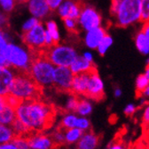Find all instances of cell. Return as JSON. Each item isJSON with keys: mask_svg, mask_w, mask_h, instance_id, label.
Listing matches in <instances>:
<instances>
[{"mask_svg": "<svg viewBox=\"0 0 149 149\" xmlns=\"http://www.w3.org/2000/svg\"><path fill=\"white\" fill-rule=\"evenodd\" d=\"M16 119L17 115L15 108L6 105L2 111H0V123L1 124L12 126Z\"/></svg>", "mask_w": 149, "mask_h": 149, "instance_id": "ac0fdd59", "label": "cell"}, {"mask_svg": "<svg viewBox=\"0 0 149 149\" xmlns=\"http://www.w3.org/2000/svg\"><path fill=\"white\" fill-rule=\"evenodd\" d=\"M107 149H127L123 144V141L119 140H115L114 142H112V144L108 146Z\"/></svg>", "mask_w": 149, "mask_h": 149, "instance_id": "b9f144b4", "label": "cell"}, {"mask_svg": "<svg viewBox=\"0 0 149 149\" xmlns=\"http://www.w3.org/2000/svg\"><path fill=\"white\" fill-rule=\"evenodd\" d=\"M147 64H149V59H148V61H147Z\"/></svg>", "mask_w": 149, "mask_h": 149, "instance_id": "6f0895ef", "label": "cell"}, {"mask_svg": "<svg viewBox=\"0 0 149 149\" xmlns=\"http://www.w3.org/2000/svg\"><path fill=\"white\" fill-rule=\"evenodd\" d=\"M91 70L74 75L72 88H71V96H74V97L85 96L87 87H88V81L90 78V73Z\"/></svg>", "mask_w": 149, "mask_h": 149, "instance_id": "7c38bea8", "label": "cell"}, {"mask_svg": "<svg viewBox=\"0 0 149 149\" xmlns=\"http://www.w3.org/2000/svg\"><path fill=\"white\" fill-rule=\"evenodd\" d=\"M12 128L13 129L15 136H29L31 133L29 129L18 119H16V121L13 122Z\"/></svg>", "mask_w": 149, "mask_h": 149, "instance_id": "4316f807", "label": "cell"}, {"mask_svg": "<svg viewBox=\"0 0 149 149\" xmlns=\"http://www.w3.org/2000/svg\"><path fill=\"white\" fill-rule=\"evenodd\" d=\"M78 23L83 29L89 31L100 27L101 16L94 7L84 6L78 18Z\"/></svg>", "mask_w": 149, "mask_h": 149, "instance_id": "30bf717a", "label": "cell"}, {"mask_svg": "<svg viewBox=\"0 0 149 149\" xmlns=\"http://www.w3.org/2000/svg\"><path fill=\"white\" fill-rule=\"evenodd\" d=\"M106 35V30L101 27L89 30L85 37V44L89 48L97 49L100 41Z\"/></svg>", "mask_w": 149, "mask_h": 149, "instance_id": "9a60e30c", "label": "cell"}, {"mask_svg": "<svg viewBox=\"0 0 149 149\" xmlns=\"http://www.w3.org/2000/svg\"><path fill=\"white\" fill-rule=\"evenodd\" d=\"M29 1V0H16V2L19 4H26Z\"/></svg>", "mask_w": 149, "mask_h": 149, "instance_id": "db71d44e", "label": "cell"}, {"mask_svg": "<svg viewBox=\"0 0 149 149\" xmlns=\"http://www.w3.org/2000/svg\"><path fill=\"white\" fill-rule=\"evenodd\" d=\"M121 2H122V0H112L111 8H110V13H111V15L113 16V17L116 14Z\"/></svg>", "mask_w": 149, "mask_h": 149, "instance_id": "60d3db41", "label": "cell"}, {"mask_svg": "<svg viewBox=\"0 0 149 149\" xmlns=\"http://www.w3.org/2000/svg\"><path fill=\"white\" fill-rule=\"evenodd\" d=\"M45 30L50 33V35L52 37V39L55 42V44H59L60 41V32L58 29V25L54 21H48L45 24Z\"/></svg>", "mask_w": 149, "mask_h": 149, "instance_id": "cb8c5ba5", "label": "cell"}, {"mask_svg": "<svg viewBox=\"0 0 149 149\" xmlns=\"http://www.w3.org/2000/svg\"><path fill=\"white\" fill-rule=\"evenodd\" d=\"M0 149H17V147L12 141V142H8V143L0 144Z\"/></svg>", "mask_w": 149, "mask_h": 149, "instance_id": "ee69618b", "label": "cell"}, {"mask_svg": "<svg viewBox=\"0 0 149 149\" xmlns=\"http://www.w3.org/2000/svg\"><path fill=\"white\" fill-rule=\"evenodd\" d=\"M10 42H11V40H10L9 34L5 30L0 31V53H5Z\"/></svg>", "mask_w": 149, "mask_h": 149, "instance_id": "1f68e13d", "label": "cell"}, {"mask_svg": "<svg viewBox=\"0 0 149 149\" xmlns=\"http://www.w3.org/2000/svg\"><path fill=\"white\" fill-rule=\"evenodd\" d=\"M6 105H7V103H6V97H4V96H0V111H2V110L6 107Z\"/></svg>", "mask_w": 149, "mask_h": 149, "instance_id": "c3c4849f", "label": "cell"}, {"mask_svg": "<svg viewBox=\"0 0 149 149\" xmlns=\"http://www.w3.org/2000/svg\"><path fill=\"white\" fill-rule=\"evenodd\" d=\"M74 3V0H65V1L59 6V8L57 9L58 13L62 19L69 17V14H70V12H71Z\"/></svg>", "mask_w": 149, "mask_h": 149, "instance_id": "484cf974", "label": "cell"}, {"mask_svg": "<svg viewBox=\"0 0 149 149\" xmlns=\"http://www.w3.org/2000/svg\"><path fill=\"white\" fill-rule=\"evenodd\" d=\"M16 110L17 119L21 121L32 132H43L54 123L56 107L42 98L23 101Z\"/></svg>", "mask_w": 149, "mask_h": 149, "instance_id": "6da1fadb", "label": "cell"}, {"mask_svg": "<svg viewBox=\"0 0 149 149\" xmlns=\"http://www.w3.org/2000/svg\"><path fill=\"white\" fill-rule=\"evenodd\" d=\"M135 111H136V107L134 105H128L125 109H124V114L127 115V116H130V115H132L134 113H135Z\"/></svg>", "mask_w": 149, "mask_h": 149, "instance_id": "7bdbcfd3", "label": "cell"}, {"mask_svg": "<svg viewBox=\"0 0 149 149\" xmlns=\"http://www.w3.org/2000/svg\"><path fill=\"white\" fill-rule=\"evenodd\" d=\"M116 24L125 28L141 19V0H122L116 14Z\"/></svg>", "mask_w": 149, "mask_h": 149, "instance_id": "5b68a950", "label": "cell"}, {"mask_svg": "<svg viewBox=\"0 0 149 149\" xmlns=\"http://www.w3.org/2000/svg\"><path fill=\"white\" fill-rule=\"evenodd\" d=\"M16 73L17 72L9 66L0 67V96L6 97L9 95Z\"/></svg>", "mask_w": 149, "mask_h": 149, "instance_id": "4fadbf2b", "label": "cell"}, {"mask_svg": "<svg viewBox=\"0 0 149 149\" xmlns=\"http://www.w3.org/2000/svg\"><path fill=\"white\" fill-rule=\"evenodd\" d=\"M16 0H0V8L6 13L13 11L16 6Z\"/></svg>", "mask_w": 149, "mask_h": 149, "instance_id": "4dcf8cb0", "label": "cell"}, {"mask_svg": "<svg viewBox=\"0 0 149 149\" xmlns=\"http://www.w3.org/2000/svg\"><path fill=\"white\" fill-rule=\"evenodd\" d=\"M65 131L66 129L61 128L60 126L57 127V129H55L51 133V136L52 138V140L54 141L55 145L57 147H60L63 144L66 143L65 139Z\"/></svg>", "mask_w": 149, "mask_h": 149, "instance_id": "603a6c76", "label": "cell"}, {"mask_svg": "<svg viewBox=\"0 0 149 149\" xmlns=\"http://www.w3.org/2000/svg\"><path fill=\"white\" fill-rule=\"evenodd\" d=\"M13 142L17 149H30L28 136H15Z\"/></svg>", "mask_w": 149, "mask_h": 149, "instance_id": "f1b7e54d", "label": "cell"}, {"mask_svg": "<svg viewBox=\"0 0 149 149\" xmlns=\"http://www.w3.org/2000/svg\"><path fill=\"white\" fill-rule=\"evenodd\" d=\"M33 54L34 60L29 71V75L43 89L53 87L55 65L45 57L43 50Z\"/></svg>", "mask_w": 149, "mask_h": 149, "instance_id": "7a4b0ae2", "label": "cell"}, {"mask_svg": "<svg viewBox=\"0 0 149 149\" xmlns=\"http://www.w3.org/2000/svg\"><path fill=\"white\" fill-rule=\"evenodd\" d=\"M135 44L140 53L144 54H149V40L142 30L137 34L135 38Z\"/></svg>", "mask_w": 149, "mask_h": 149, "instance_id": "d6986e66", "label": "cell"}, {"mask_svg": "<svg viewBox=\"0 0 149 149\" xmlns=\"http://www.w3.org/2000/svg\"><path fill=\"white\" fill-rule=\"evenodd\" d=\"M76 128H78V129H82L83 131H85V130H88L90 128V122L85 118H78L77 121Z\"/></svg>", "mask_w": 149, "mask_h": 149, "instance_id": "74e56055", "label": "cell"}, {"mask_svg": "<svg viewBox=\"0 0 149 149\" xmlns=\"http://www.w3.org/2000/svg\"><path fill=\"white\" fill-rule=\"evenodd\" d=\"M121 94H122L121 89H120V88H116V91H115V95H116V97H120V96H121Z\"/></svg>", "mask_w": 149, "mask_h": 149, "instance_id": "f907efd6", "label": "cell"}, {"mask_svg": "<svg viewBox=\"0 0 149 149\" xmlns=\"http://www.w3.org/2000/svg\"><path fill=\"white\" fill-rule=\"evenodd\" d=\"M112 44H113V39H112L109 35H106L103 38V40L100 41V45H99V47L97 48L100 54L104 55L107 53V49L111 47Z\"/></svg>", "mask_w": 149, "mask_h": 149, "instance_id": "83f0119b", "label": "cell"}, {"mask_svg": "<svg viewBox=\"0 0 149 149\" xmlns=\"http://www.w3.org/2000/svg\"><path fill=\"white\" fill-rule=\"evenodd\" d=\"M43 90L32 79L29 72H17L9 94L23 102L42 98Z\"/></svg>", "mask_w": 149, "mask_h": 149, "instance_id": "3957f363", "label": "cell"}, {"mask_svg": "<svg viewBox=\"0 0 149 149\" xmlns=\"http://www.w3.org/2000/svg\"><path fill=\"white\" fill-rule=\"evenodd\" d=\"M45 57L55 66L70 67L78 57L77 53L72 47L67 45H54L43 50Z\"/></svg>", "mask_w": 149, "mask_h": 149, "instance_id": "8992f818", "label": "cell"}, {"mask_svg": "<svg viewBox=\"0 0 149 149\" xmlns=\"http://www.w3.org/2000/svg\"><path fill=\"white\" fill-rule=\"evenodd\" d=\"M83 56H84L87 61H89L90 63H93V56H92L91 53H90V52H86V53H84V54Z\"/></svg>", "mask_w": 149, "mask_h": 149, "instance_id": "681fc988", "label": "cell"}, {"mask_svg": "<svg viewBox=\"0 0 149 149\" xmlns=\"http://www.w3.org/2000/svg\"><path fill=\"white\" fill-rule=\"evenodd\" d=\"M8 66L7 59L5 55V53H0V67Z\"/></svg>", "mask_w": 149, "mask_h": 149, "instance_id": "f6af8a7d", "label": "cell"}, {"mask_svg": "<svg viewBox=\"0 0 149 149\" xmlns=\"http://www.w3.org/2000/svg\"><path fill=\"white\" fill-rule=\"evenodd\" d=\"M145 74H146V76L149 79V64H147V65H146V67Z\"/></svg>", "mask_w": 149, "mask_h": 149, "instance_id": "816d5d0a", "label": "cell"}, {"mask_svg": "<svg viewBox=\"0 0 149 149\" xmlns=\"http://www.w3.org/2000/svg\"><path fill=\"white\" fill-rule=\"evenodd\" d=\"M142 31L145 33V35L146 36V38H147V39H148V40H149V21L144 23V26H143Z\"/></svg>", "mask_w": 149, "mask_h": 149, "instance_id": "7dc6e473", "label": "cell"}, {"mask_svg": "<svg viewBox=\"0 0 149 149\" xmlns=\"http://www.w3.org/2000/svg\"><path fill=\"white\" fill-rule=\"evenodd\" d=\"M77 117L74 114H67V115H65L63 117V119L61 120V121L60 122L59 126L64 129H72V128H76L77 125Z\"/></svg>", "mask_w": 149, "mask_h": 149, "instance_id": "d4e9b609", "label": "cell"}, {"mask_svg": "<svg viewBox=\"0 0 149 149\" xmlns=\"http://www.w3.org/2000/svg\"><path fill=\"white\" fill-rule=\"evenodd\" d=\"M28 7L32 16L38 20L46 17L52 11L45 0H29L28 2Z\"/></svg>", "mask_w": 149, "mask_h": 149, "instance_id": "5bb4252c", "label": "cell"}, {"mask_svg": "<svg viewBox=\"0 0 149 149\" xmlns=\"http://www.w3.org/2000/svg\"><path fill=\"white\" fill-rule=\"evenodd\" d=\"M132 149H134V148H132Z\"/></svg>", "mask_w": 149, "mask_h": 149, "instance_id": "680465c9", "label": "cell"}, {"mask_svg": "<svg viewBox=\"0 0 149 149\" xmlns=\"http://www.w3.org/2000/svg\"><path fill=\"white\" fill-rule=\"evenodd\" d=\"M99 144V137L91 130L83 134L78 140V149H94Z\"/></svg>", "mask_w": 149, "mask_h": 149, "instance_id": "2e32d148", "label": "cell"}, {"mask_svg": "<svg viewBox=\"0 0 149 149\" xmlns=\"http://www.w3.org/2000/svg\"><path fill=\"white\" fill-rule=\"evenodd\" d=\"M78 104H79V97L72 96V97L69 98L68 101L67 102V105H66L67 111L73 112V113H77V107H78Z\"/></svg>", "mask_w": 149, "mask_h": 149, "instance_id": "d590c367", "label": "cell"}, {"mask_svg": "<svg viewBox=\"0 0 149 149\" xmlns=\"http://www.w3.org/2000/svg\"><path fill=\"white\" fill-rule=\"evenodd\" d=\"M74 74L72 72L70 67L56 66L54 72L53 87L55 90L61 93H68L71 95L72 82Z\"/></svg>", "mask_w": 149, "mask_h": 149, "instance_id": "ba28073f", "label": "cell"}, {"mask_svg": "<svg viewBox=\"0 0 149 149\" xmlns=\"http://www.w3.org/2000/svg\"><path fill=\"white\" fill-rule=\"evenodd\" d=\"M74 1H77V2H84V0H74Z\"/></svg>", "mask_w": 149, "mask_h": 149, "instance_id": "11a10c76", "label": "cell"}, {"mask_svg": "<svg viewBox=\"0 0 149 149\" xmlns=\"http://www.w3.org/2000/svg\"><path fill=\"white\" fill-rule=\"evenodd\" d=\"M39 23H40V21H39L38 19H37V18L32 16L31 18H29V19H28V20H26V21L23 23L22 27V32H27V31L32 30L34 27H36Z\"/></svg>", "mask_w": 149, "mask_h": 149, "instance_id": "e575fe53", "label": "cell"}, {"mask_svg": "<svg viewBox=\"0 0 149 149\" xmlns=\"http://www.w3.org/2000/svg\"><path fill=\"white\" fill-rule=\"evenodd\" d=\"M8 66L16 72H29L33 60L34 54L28 47L10 42L5 51Z\"/></svg>", "mask_w": 149, "mask_h": 149, "instance_id": "277c9868", "label": "cell"}, {"mask_svg": "<svg viewBox=\"0 0 149 149\" xmlns=\"http://www.w3.org/2000/svg\"><path fill=\"white\" fill-rule=\"evenodd\" d=\"M6 103H7V105H10V106H12V107H13V108H15V109L18 107L19 105H20V104L22 103V101H21L20 99L17 98L16 97H14V96H13V95H11V94L7 95V96L6 97Z\"/></svg>", "mask_w": 149, "mask_h": 149, "instance_id": "8d00e7d4", "label": "cell"}, {"mask_svg": "<svg viewBox=\"0 0 149 149\" xmlns=\"http://www.w3.org/2000/svg\"><path fill=\"white\" fill-rule=\"evenodd\" d=\"M3 30V29H2V27L1 26H0V31H2Z\"/></svg>", "mask_w": 149, "mask_h": 149, "instance_id": "9f6ffc18", "label": "cell"}, {"mask_svg": "<svg viewBox=\"0 0 149 149\" xmlns=\"http://www.w3.org/2000/svg\"><path fill=\"white\" fill-rule=\"evenodd\" d=\"M143 122L144 124H146V125L149 124V106H147L145 109L144 114H143Z\"/></svg>", "mask_w": 149, "mask_h": 149, "instance_id": "bcb514c9", "label": "cell"}, {"mask_svg": "<svg viewBox=\"0 0 149 149\" xmlns=\"http://www.w3.org/2000/svg\"><path fill=\"white\" fill-rule=\"evenodd\" d=\"M143 96H146V97H149V86L147 87V88L144 91L143 93Z\"/></svg>", "mask_w": 149, "mask_h": 149, "instance_id": "f5cc1de1", "label": "cell"}, {"mask_svg": "<svg viewBox=\"0 0 149 149\" xmlns=\"http://www.w3.org/2000/svg\"><path fill=\"white\" fill-rule=\"evenodd\" d=\"M30 149H57L51 134L43 132H32L29 136Z\"/></svg>", "mask_w": 149, "mask_h": 149, "instance_id": "8fae6325", "label": "cell"}, {"mask_svg": "<svg viewBox=\"0 0 149 149\" xmlns=\"http://www.w3.org/2000/svg\"><path fill=\"white\" fill-rule=\"evenodd\" d=\"M63 21H64L65 27L70 33H74V34L78 33L77 20L72 19V18H65V19H63Z\"/></svg>", "mask_w": 149, "mask_h": 149, "instance_id": "836d02e7", "label": "cell"}, {"mask_svg": "<svg viewBox=\"0 0 149 149\" xmlns=\"http://www.w3.org/2000/svg\"><path fill=\"white\" fill-rule=\"evenodd\" d=\"M104 85L99 75L97 68L95 67L91 71L87 91L84 97L95 101H100L104 98Z\"/></svg>", "mask_w": 149, "mask_h": 149, "instance_id": "9c48e42d", "label": "cell"}, {"mask_svg": "<svg viewBox=\"0 0 149 149\" xmlns=\"http://www.w3.org/2000/svg\"><path fill=\"white\" fill-rule=\"evenodd\" d=\"M22 40L32 52H41L45 48V28L39 23L32 30L23 32Z\"/></svg>", "mask_w": 149, "mask_h": 149, "instance_id": "52a82bcc", "label": "cell"}, {"mask_svg": "<svg viewBox=\"0 0 149 149\" xmlns=\"http://www.w3.org/2000/svg\"><path fill=\"white\" fill-rule=\"evenodd\" d=\"M45 1L48 4L50 9L52 11H55L56 9L59 8V6L65 1V0H45Z\"/></svg>", "mask_w": 149, "mask_h": 149, "instance_id": "ab89813d", "label": "cell"}, {"mask_svg": "<svg viewBox=\"0 0 149 149\" xmlns=\"http://www.w3.org/2000/svg\"><path fill=\"white\" fill-rule=\"evenodd\" d=\"M141 22L149 21V0H141Z\"/></svg>", "mask_w": 149, "mask_h": 149, "instance_id": "d6a6232c", "label": "cell"}, {"mask_svg": "<svg viewBox=\"0 0 149 149\" xmlns=\"http://www.w3.org/2000/svg\"><path fill=\"white\" fill-rule=\"evenodd\" d=\"M14 138L15 134L12 126L0 123V144L12 142Z\"/></svg>", "mask_w": 149, "mask_h": 149, "instance_id": "ffe728a7", "label": "cell"}, {"mask_svg": "<svg viewBox=\"0 0 149 149\" xmlns=\"http://www.w3.org/2000/svg\"><path fill=\"white\" fill-rule=\"evenodd\" d=\"M8 23H9L8 14L3 11H0V26L2 27L3 30H5L8 27Z\"/></svg>", "mask_w": 149, "mask_h": 149, "instance_id": "f35d334b", "label": "cell"}, {"mask_svg": "<svg viewBox=\"0 0 149 149\" xmlns=\"http://www.w3.org/2000/svg\"><path fill=\"white\" fill-rule=\"evenodd\" d=\"M84 131L78 128H72L66 129L65 131V139L67 144H73L78 141L83 136Z\"/></svg>", "mask_w": 149, "mask_h": 149, "instance_id": "44dd1931", "label": "cell"}, {"mask_svg": "<svg viewBox=\"0 0 149 149\" xmlns=\"http://www.w3.org/2000/svg\"><path fill=\"white\" fill-rule=\"evenodd\" d=\"M149 86V79L146 76V74H140L136 80V93L137 97L143 96L144 91Z\"/></svg>", "mask_w": 149, "mask_h": 149, "instance_id": "7402d4cb", "label": "cell"}, {"mask_svg": "<svg viewBox=\"0 0 149 149\" xmlns=\"http://www.w3.org/2000/svg\"><path fill=\"white\" fill-rule=\"evenodd\" d=\"M91 105L84 100V99H81L79 98V104H78V107L77 110V113L80 115H88L91 112Z\"/></svg>", "mask_w": 149, "mask_h": 149, "instance_id": "f546056e", "label": "cell"}, {"mask_svg": "<svg viewBox=\"0 0 149 149\" xmlns=\"http://www.w3.org/2000/svg\"><path fill=\"white\" fill-rule=\"evenodd\" d=\"M94 67H96L94 63H90L84 56H78L76 59V61L72 64V65L70 66V69L72 72L76 75V74H78V73L88 71Z\"/></svg>", "mask_w": 149, "mask_h": 149, "instance_id": "e0dca14e", "label": "cell"}]
</instances>
